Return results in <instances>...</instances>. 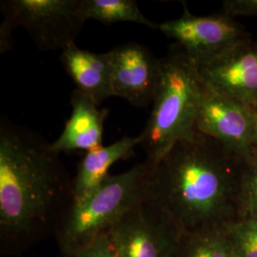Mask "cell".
I'll return each instance as SVG.
<instances>
[{"label": "cell", "mask_w": 257, "mask_h": 257, "mask_svg": "<svg viewBox=\"0 0 257 257\" xmlns=\"http://www.w3.org/2000/svg\"><path fill=\"white\" fill-rule=\"evenodd\" d=\"M239 228L257 248V219H237Z\"/></svg>", "instance_id": "19"}, {"label": "cell", "mask_w": 257, "mask_h": 257, "mask_svg": "<svg viewBox=\"0 0 257 257\" xmlns=\"http://www.w3.org/2000/svg\"><path fill=\"white\" fill-rule=\"evenodd\" d=\"M203 85L240 104H257V42L250 38L198 66Z\"/></svg>", "instance_id": "9"}, {"label": "cell", "mask_w": 257, "mask_h": 257, "mask_svg": "<svg viewBox=\"0 0 257 257\" xmlns=\"http://www.w3.org/2000/svg\"><path fill=\"white\" fill-rule=\"evenodd\" d=\"M196 131L219 142L244 162L256 147L248 107L203 85Z\"/></svg>", "instance_id": "8"}, {"label": "cell", "mask_w": 257, "mask_h": 257, "mask_svg": "<svg viewBox=\"0 0 257 257\" xmlns=\"http://www.w3.org/2000/svg\"><path fill=\"white\" fill-rule=\"evenodd\" d=\"M108 234L117 257H177L179 231L146 200Z\"/></svg>", "instance_id": "7"}, {"label": "cell", "mask_w": 257, "mask_h": 257, "mask_svg": "<svg viewBox=\"0 0 257 257\" xmlns=\"http://www.w3.org/2000/svg\"><path fill=\"white\" fill-rule=\"evenodd\" d=\"M60 61L78 92L100 105L112 96V54L109 51L97 54L80 49L72 43L61 51Z\"/></svg>", "instance_id": "11"}, {"label": "cell", "mask_w": 257, "mask_h": 257, "mask_svg": "<svg viewBox=\"0 0 257 257\" xmlns=\"http://www.w3.org/2000/svg\"><path fill=\"white\" fill-rule=\"evenodd\" d=\"M80 6L86 21L92 19L103 24L131 22L158 29V24L148 19L134 0H81Z\"/></svg>", "instance_id": "14"}, {"label": "cell", "mask_w": 257, "mask_h": 257, "mask_svg": "<svg viewBox=\"0 0 257 257\" xmlns=\"http://www.w3.org/2000/svg\"><path fill=\"white\" fill-rule=\"evenodd\" d=\"M158 30L174 39L175 44L197 67L249 39L246 30L233 18L223 13L196 17L190 13L185 4L180 18L158 24Z\"/></svg>", "instance_id": "6"}, {"label": "cell", "mask_w": 257, "mask_h": 257, "mask_svg": "<svg viewBox=\"0 0 257 257\" xmlns=\"http://www.w3.org/2000/svg\"><path fill=\"white\" fill-rule=\"evenodd\" d=\"M62 254V257H117L108 233L95 239L91 244L83 248Z\"/></svg>", "instance_id": "17"}, {"label": "cell", "mask_w": 257, "mask_h": 257, "mask_svg": "<svg viewBox=\"0 0 257 257\" xmlns=\"http://www.w3.org/2000/svg\"><path fill=\"white\" fill-rule=\"evenodd\" d=\"M248 110L251 115V120H252V127H253V135H254V140H255V145L257 146V104L248 107Z\"/></svg>", "instance_id": "20"}, {"label": "cell", "mask_w": 257, "mask_h": 257, "mask_svg": "<svg viewBox=\"0 0 257 257\" xmlns=\"http://www.w3.org/2000/svg\"><path fill=\"white\" fill-rule=\"evenodd\" d=\"M112 54L111 92L138 108L153 104L160 74V58L147 47L128 42L114 47Z\"/></svg>", "instance_id": "10"}, {"label": "cell", "mask_w": 257, "mask_h": 257, "mask_svg": "<svg viewBox=\"0 0 257 257\" xmlns=\"http://www.w3.org/2000/svg\"><path fill=\"white\" fill-rule=\"evenodd\" d=\"M222 13L233 17H256L257 0H227L223 2Z\"/></svg>", "instance_id": "18"}, {"label": "cell", "mask_w": 257, "mask_h": 257, "mask_svg": "<svg viewBox=\"0 0 257 257\" xmlns=\"http://www.w3.org/2000/svg\"><path fill=\"white\" fill-rule=\"evenodd\" d=\"M198 68L174 43L160 58V74L153 108L140 134L146 159L157 165L175 145L196 134V117L202 98Z\"/></svg>", "instance_id": "3"}, {"label": "cell", "mask_w": 257, "mask_h": 257, "mask_svg": "<svg viewBox=\"0 0 257 257\" xmlns=\"http://www.w3.org/2000/svg\"><path fill=\"white\" fill-rule=\"evenodd\" d=\"M237 219H257V146L243 162L237 193Z\"/></svg>", "instance_id": "16"}, {"label": "cell", "mask_w": 257, "mask_h": 257, "mask_svg": "<svg viewBox=\"0 0 257 257\" xmlns=\"http://www.w3.org/2000/svg\"><path fill=\"white\" fill-rule=\"evenodd\" d=\"M81 0H4L1 53L12 48V31L20 27L40 51L63 50L75 43L84 23Z\"/></svg>", "instance_id": "5"}, {"label": "cell", "mask_w": 257, "mask_h": 257, "mask_svg": "<svg viewBox=\"0 0 257 257\" xmlns=\"http://www.w3.org/2000/svg\"><path fill=\"white\" fill-rule=\"evenodd\" d=\"M154 166L147 159L119 175H109L96 189L73 201L56 226L62 253L107 234L126 214L144 202Z\"/></svg>", "instance_id": "4"}, {"label": "cell", "mask_w": 257, "mask_h": 257, "mask_svg": "<svg viewBox=\"0 0 257 257\" xmlns=\"http://www.w3.org/2000/svg\"><path fill=\"white\" fill-rule=\"evenodd\" d=\"M73 203V179L59 154L40 134L0 122V240L19 253L58 225Z\"/></svg>", "instance_id": "1"}, {"label": "cell", "mask_w": 257, "mask_h": 257, "mask_svg": "<svg viewBox=\"0 0 257 257\" xmlns=\"http://www.w3.org/2000/svg\"><path fill=\"white\" fill-rule=\"evenodd\" d=\"M242 167L238 156L196 132L154 167L146 201L180 234L223 226L237 216Z\"/></svg>", "instance_id": "2"}, {"label": "cell", "mask_w": 257, "mask_h": 257, "mask_svg": "<svg viewBox=\"0 0 257 257\" xmlns=\"http://www.w3.org/2000/svg\"><path fill=\"white\" fill-rule=\"evenodd\" d=\"M140 143V135L135 138L124 137L110 146H100L87 152L73 179V201L82 199L96 189L110 175V167L117 161L132 158Z\"/></svg>", "instance_id": "13"}, {"label": "cell", "mask_w": 257, "mask_h": 257, "mask_svg": "<svg viewBox=\"0 0 257 257\" xmlns=\"http://www.w3.org/2000/svg\"><path fill=\"white\" fill-rule=\"evenodd\" d=\"M72 114L64 130L53 143L52 149L57 154L85 151L100 147L103 140L104 122L108 110H99L92 99L74 90L71 96Z\"/></svg>", "instance_id": "12"}, {"label": "cell", "mask_w": 257, "mask_h": 257, "mask_svg": "<svg viewBox=\"0 0 257 257\" xmlns=\"http://www.w3.org/2000/svg\"><path fill=\"white\" fill-rule=\"evenodd\" d=\"M177 257H235L224 225L181 233Z\"/></svg>", "instance_id": "15"}]
</instances>
